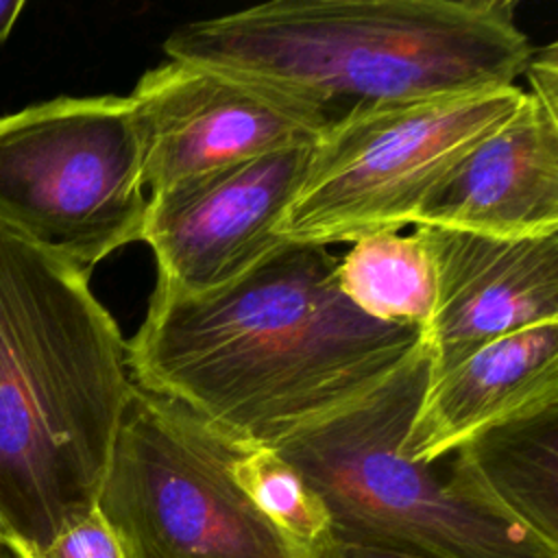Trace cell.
I'll list each match as a JSON object with an SVG mask.
<instances>
[{"label":"cell","mask_w":558,"mask_h":558,"mask_svg":"<svg viewBox=\"0 0 558 558\" xmlns=\"http://www.w3.org/2000/svg\"><path fill=\"white\" fill-rule=\"evenodd\" d=\"M323 244L283 242L198 296L150 294L126 340L131 381L235 449L270 447L386 381L421 344L412 325L360 312Z\"/></svg>","instance_id":"6da1fadb"},{"label":"cell","mask_w":558,"mask_h":558,"mask_svg":"<svg viewBox=\"0 0 558 558\" xmlns=\"http://www.w3.org/2000/svg\"><path fill=\"white\" fill-rule=\"evenodd\" d=\"M133 388L87 272L0 225V514L41 545L96 508Z\"/></svg>","instance_id":"7a4b0ae2"},{"label":"cell","mask_w":558,"mask_h":558,"mask_svg":"<svg viewBox=\"0 0 558 558\" xmlns=\"http://www.w3.org/2000/svg\"><path fill=\"white\" fill-rule=\"evenodd\" d=\"M168 59L327 109L514 85L532 46L510 0H275L187 22Z\"/></svg>","instance_id":"3957f363"},{"label":"cell","mask_w":558,"mask_h":558,"mask_svg":"<svg viewBox=\"0 0 558 558\" xmlns=\"http://www.w3.org/2000/svg\"><path fill=\"white\" fill-rule=\"evenodd\" d=\"M429 381L425 342L375 390L270 449L323 501L331 538L423 558H558L512 521L458 495L401 451Z\"/></svg>","instance_id":"277c9868"},{"label":"cell","mask_w":558,"mask_h":558,"mask_svg":"<svg viewBox=\"0 0 558 558\" xmlns=\"http://www.w3.org/2000/svg\"><path fill=\"white\" fill-rule=\"evenodd\" d=\"M521 98L523 89L504 85L353 102L314 142L279 238L329 246L401 231L445 174L512 118Z\"/></svg>","instance_id":"5b68a950"},{"label":"cell","mask_w":558,"mask_h":558,"mask_svg":"<svg viewBox=\"0 0 558 558\" xmlns=\"http://www.w3.org/2000/svg\"><path fill=\"white\" fill-rule=\"evenodd\" d=\"M148 192L129 96H61L0 118V225L89 272L140 240Z\"/></svg>","instance_id":"8992f818"},{"label":"cell","mask_w":558,"mask_h":558,"mask_svg":"<svg viewBox=\"0 0 558 558\" xmlns=\"http://www.w3.org/2000/svg\"><path fill=\"white\" fill-rule=\"evenodd\" d=\"M233 451L133 384L96 501L124 558H314L233 482Z\"/></svg>","instance_id":"52a82bcc"},{"label":"cell","mask_w":558,"mask_h":558,"mask_svg":"<svg viewBox=\"0 0 558 558\" xmlns=\"http://www.w3.org/2000/svg\"><path fill=\"white\" fill-rule=\"evenodd\" d=\"M129 100L148 194L216 168L314 144L331 120L327 109L288 92L177 59L146 70Z\"/></svg>","instance_id":"ba28073f"},{"label":"cell","mask_w":558,"mask_h":558,"mask_svg":"<svg viewBox=\"0 0 558 558\" xmlns=\"http://www.w3.org/2000/svg\"><path fill=\"white\" fill-rule=\"evenodd\" d=\"M292 146L181 179L148 194L140 240L157 266L153 294L214 292L279 248L281 218L312 155Z\"/></svg>","instance_id":"9c48e42d"},{"label":"cell","mask_w":558,"mask_h":558,"mask_svg":"<svg viewBox=\"0 0 558 558\" xmlns=\"http://www.w3.org/2000/svg\"><path fill=\"white\" fill-rule=\"evenodd\" d=\"M434 272L429 375L521 329L558 323V233L495 238L416 225Z\"/></svg>","instance_id":"30bf717a"},{"label":"cell","mask_w":558,"mask_h":558,"mask_svg":"<svg viewBox=\"0 0 558 558\" xmlns=\"http://www.w3.org/2000/svg\"><path fill=\"white\" fill-rule=\"evenodd\" d=\"M416 225L495 238L558 233V116L527 92L421 203Z\"/></svg>","instance_id":"8fae6325"},{"label":"cell","mask_w":558,"mask_h":558,"mask_svg":"<svg viewBox=\"0 0 558 558\" xmlns=\"http://www.w3.org/2000/svg\"><path fill=\"white\" fill-rule=\"evenodd\" d=\"M558 403V323L497 338L429 375L401 451L436 464L475 434Z\"/></svg>","instance_id":"7c38bea8"},{"label":"cell","mask_w":558,"mask_h":558,"mask_svg":"<svg viewBox=\"0 0 558 558\" xmlns=\"http://www.w3.org/2000/svg\"><path fill=\"white\" fill-rule=\"evenodd\" d=\"M445 480L458 495L558 549V403L462 442Z\"/></svg>","instance_id":"4fadbf2b"},{"label":"cell","mask_w":558,"mask_h":558,"mask_svg":"<svg viewBox=\"0 0 558 558\" xmlns=\"http://www.w3.org/2000/svg\"><path fill=\"white\" fill-rule=\"evenodd\" d=\"M336 279L342 294L366 316L423 327L434 305V272L421 238L412 231L373 233L353 242L338 259Z\"/></svg>","instance_id":"5bb4252c"},{"label":"cell","mask_w":558,"mask_h":558,"mask_svg":"<svg viewBox=\"0 0 558 558\" xmlns=\"http://www.w3.org/2000/svg\"><path fill=\"white\" fill-rule=\"evenodd\" d=\"M229 473L255 508L314 554L331 538L329 517L303 475L270 447H242L229 460Z\"/></svg>","instance_id":"9a60e30c"},{"label":"cell","mask_w":558,"mask_h":558,"mask_svg":"<svg viewBox=\"0 0 558 558\" xmlns=\"http://www.w3.org/2000/svg\"><path fill=\"white\" fill-rule=\"evenodd\" d=\"M4 549L11 558H124L116 532L98 508L72 521L41 545L9 534Z\"/></svg>","instance_id":"2e32d148"},{"label":"cell","mask_w":558,"mask_h":558,"mask_svg":"<svg viewBox=\"0 0 558 558\" xmlns=\"http://www.w3.org/2000/svg\"><path fill=\"white\" fill-rule=\"evenodd\" d=\"M530 96L551 116H558V44L532 48L525 72Z\"/></svg>","instance_id":"e0dca14e"},{"label":"cell","mask_w":558,"mask_h":558,"mask_svg":"<svg viewBox=\"0 0 558 558\" xmlns=\"http://www.w3.org/2000/svg\"><path fill=\"white\" fill-rule=\"evenodd\" d=\"M314 558H423V556L397 554V551H384V549H371V547H357V545H347V543L329 538L320 547L314 549Z\"/></svg>","instance_id":"ac0fdd59"},{"label":"cell","mask_w":558,"mask_h":558,"mask_svg":"<svg viewBox=\"0 0 558 558\" xmlns=\"http://www.w3.org/2000/svg\"><path fill=\"white\" fill-rule=\"evenodd\" d=\"M22 9H24L22 0H0V44L9 37Z\"/></svg>","instance_id":"d6986e66"},{"label":"cell","mask_w":558,"mask_h":558,"mask_svg":"<svg viewBox=\"0 0 558 558\" xmlns=\"http://www.w3.org/2000/svg\"><path fill=\"white\" fill-rule=\"evenodd\" d=\"M11 534V530H9V525H7V521L2 519V514H0V558H11L9 556V551L4 549V538Z\"/></svg>","instance_id":"ffe728a7"}]
</instances>
